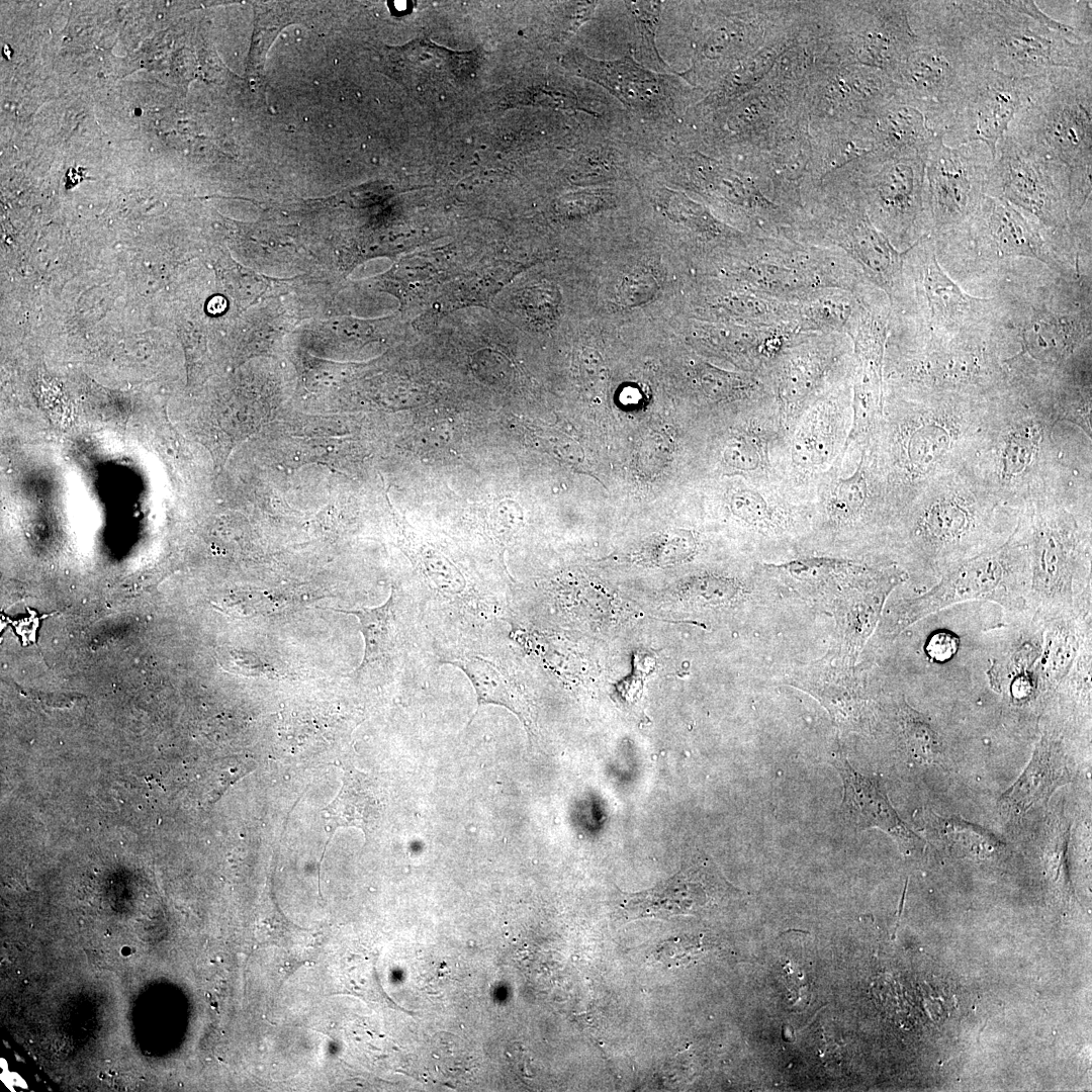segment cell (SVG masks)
Listing matches in <instances>:
<instances>
[{
    "label": "cell",
    "mask_w": 1092,
    "mask_h": 1092,
    "mask_svg": "<svg viewBox=\"0 0 1092 1092\" xmlns=\"http://www.w3.org/2000/svg\"><path fill=\"white\" fill-rule=\"evenodd\" d=\"M962 33L980 63L1016 78L1092 70L1091 40L1034 1H954Z\"/></svg>",
    "instance_id": "1"
},
{
    "label": "cell",
    "mask_w": 1092,
    "mask_h": 1092,
    "mask_svg": "<svg viewBox=\"0 0 1092 1092\" xmlns=\"http://www.w3.org/2000/svg\"><path fill=\"white\" fill-rule=\"evenodd\" d=\"M916 42L891 78L896 96L923 110L931 127H943L967 84L983 65L965 39L954 1H907Z\"/></svg>",
    "instance_id": "2"
},
{
    "label": "cell",
    "mask_w": 1092,
    "mask_h": 1092,
    "mask_svg": "<svg viewBox=\"0 0 1092 1092\" xmlns=\"http://www.w3.org/2000/svg\"><path fill=\"white\" fill-rule=\"evenodd\" d=\"M1007 133L1026 152L1071 173L1091 169L1092 70L1046 75Z\"/></svg>",
    "instance_id": "3"
},
{
    "label": "cell",
    "mask_w": 1092,
    "mask_h": 1092,
    "mask_svg": "<svg viewBox=\"0 0 1092 1092\" xmlns=\"http://www.w3.org/2000/svg\"><path fill=\"white\" fill-rule=\"evenodd\" d=\"M1080 277L1031 287L1018 299L998 297L997 326L1014 331L1019 353L1010 360L1026 358L1054 365L1069 358L1081 345L1090 343V288Z\"/></svg>",
    "instance_id": "4"
},
{
    "label": "cell",
    "mask_w": 1092,
    "mask_h": 1092,
    "mask_svg": "<svg viewBox=\"0 0 1092 1092\" xmlns=\"http://www.w3.org/2000/svg\"><path fill=\"white\" fill-rule=\"evenodd\" d=\"M1010 542L954 565L923 595L897 603L884 618L881 634L893 638L929 614L971 600L993 601L1015 612L1027 611L1029 574L1015 566Z\"/></svg>",
    "instance_id": "5"
},
{
    "label": "cell",
    "mask_w": 1092,
    "mask_h": 1092,
    "mask_svg": "<svg viewBox=\"0 0 1092 1092\" xmlns=\"http://www.w3.org/2000/svg\"><path fill=\"white\" fill-rule=\"evenodd\" d=\"M848 173L870 219L894 247L908 249L930 234L922 157L872 159L850 165Z\"/></svg>",
    "instance_id": "6"
},
{
    "label": "cell",
    "mask_w": 1092,
    "mask_h": 1092,
    "mask_svg": "<svg viewBox=\"0 0 1092 1092\" xmlns=\"http://www.w3.org/2000/svg\"><path fill=\"white\" fill-rule=\"evenodd\" d=\"M1071 171L1023 150L1011 135L997 144L985 194L1007 201L1032 216L1051 240L1068 232Z\"/></svg>",
    "instance_id": "7"
},
{
    "label": "cell",
    "mask_w": 1092,
    "mask_h": 1092,
    "mask_svg": "<svg viewBox=\"0 0 1092 1092\" xmlns=\"http://www.w3.org/2000/svg\"><path fill=\"white\" fill-rule=\"evenodd\" d=\"M930 236L962 229L975 213L986 190L993 155L980 142L949 146L938 135L924 156Z\"/></svg>",
    "instance_id": "8"
},
{
    "label": "cell",
    "mask_w": 1092,
    "mask_h": 1092,
    "mask_svg": "<svg viewBox=\"0 0 1092 1092\" xmlns=\"http://www.w3.org/2000/svg\"><path fill=\"white\" fill-rule=\"evenodd\" d=\"M906 260L911 263L914 284L909 303L927 339L949 338L995 322L998 297L967 293L940 266L930 235L909 247Z\"/></svg>",
    "instance_id": "9"
},
{
    "label": "cell",
    "mask_w": 1092,
    "mask_h": 1092,
    "mask_svg": "<svg viewBox=\"0 0 1092 1092\" xmlns=\"http://www.w3.org/2000/svg\"><path fill=\"white\" fill-rule=\"evenodd\" d=\"M1045 76L1016 78L980 67L948 114L943 127L944 143L949 141L953 143L951 146H959L980 142L994 158L998 142L1007 134L1015 115Z\"/></svg>",
    "instance_id": "10"
},
{
    "label": "cell",
    "mask_w": 1092,
    "mask_h": 1092,
    "mask_svg": "<svg viewBox=\"0 0 1092 1092\" xmlns=\"http://www.w3.org/2000/svg\"><path fill=\"white\" fill-rule=\"evenodd\" d=\"M973 247L980 260L998 262L1027 258L1068 277L1078 273L1063 262L1042 228L1007 201L984 195L975 213L960 230L935 239Z\"/></svg>",
    "instance_id": "11"
},
{
    "label": "cell",
    "mask_w": 1092,
    "mask_h": 1092,
    "mask_svg": "<svg viewBox=\"0 0 1092 1092\" xmlns=\"http://www.w3.org/2000/svg\"><path fill=\"white\" fill-rule=\"evenodd\" d=\"M830 214L821 218L824 236L834 239L857 270L875 286L884 290L891 303L904 310L908 303L905 260L908 249L899 251L870 219L857 191L847 187L843 202L829 203Z\"/></svg>",
    "instance_id": "12"
},
{
    "label": "cell",
    "mask_w": 1092,
    "mask_h": 1092,
    "mask_svg": "<svg viewBox=\"0 0 1092 1092\" xmlns=\"http://www.w3.org/2000/svg\"><path fill=\"white\" fill-rule=\"evenodd\" d=\"M1027 611L1046 622L1091 603V580L1077 573L1074 529L1055 520L1038 521L1032 533Z\"/></svg>",
    "instance_id": "13"
},
{
    "label": "cell",
    "mask_w": 1092,
    "mask_h": 1092,
    "mask_svg": "<svg viewBox=\"0 0 1092 1092\" xmlns=\"http://www.w3.org/2000/svg\"><path fill=\"white\" fill-rule=\"evenodd\" d=\"M832 60L875 68L890 77L916 42L907 1L845 3V32Z\"/></svg>",
    "instance_id": "14"
},
{
    "label": "cell",
    "mask_w": 1092,
    "mask_h": 1092,
    "mask_svg": "<svg viewBox=\"0 0 1092 1092\" xmlns=\"http://www.w3.org/2000/svg\"><path fill=\"white\" fill-rule=\"evenodd\" d=\"M811 72L804 93L806 113L825 122H851L872 117L896 94L884 71L825 58Z\"/></svg>",
    "instance_id": "15"
},
{
    "label": "cell",
    "mask_w": 1092,
    "mask_h": 1092,
    "mask_svg": "<svg viewBox=\"0 0 1092 1092\" xmlns=\"http://www.w3.org/2000/svg\"><path fill=\"white\" fill-rule=\"evenodd\" d=\"M837 343L817 338L789 343L768 366L770 389L778 404L784 430H791L799 417L825 394L828 378L839 361Z\"/></svg>",
    "instance_id": "16"
},
{
    "label": "cell",
    "mask_w": 1092,
    "mask_h": 1092,
    "mask_svg": "<svg viewBox=\"0 0 1092 1092\" xmlns=\"http://www.w3.org/2000/svg\"><path fill=\"white\" fill-rule=\"evenodd\" d=\"M568 61L575 74L601 85L638 113L660 114L671 108L670 76L651 72L631 56L602 61L576 51Z\"/></svg>",
    "instance_id": "17"
},
{
    "label": "cell",
    "mask_w": 1092,
    "mask_h": 1092,
    "mask_svg": "<svg viewBox=\"0 0 1092 1092\" xmlns=\"http://www.w3.org/2000/svg\"><path fill=\"white\" fill-rule=\"evenodd\" d=\"M833 764L843 783L840 812L847 825L859 831L878 828L906 854L924 845L922 838L899 817L879 779L855 770L841 752L834 756Z\"/></svg>",
    "instance_id": "18"
},
{
    "label": "cell",
    "mask_w": 1092,
    "mask_h": 1092,
    "mask_svg": "<svg viewBox=\"0 0 1092 1092\" xmlns=\"http://www.w3.org/2000/svg\"><path fill=\"white\" fill-rule=\"evenodd\" d=\"M721 884L713 863L698 858L662 884L626 895L621 908L627 918L695 913L715 900Z\"/></svg>",
    "instance_id": "19"
},
{
    "label": "cell",
    "mask_w": 1092,
    "mask_h": 1092,
    "mask_svg": "<svg viewBox=\"0 0 1092 1092\" xmlns=\"http://www.w3.org/2000/svg\"><path fill=\"white\" fill-rule=\"evenodd\" d=\"M844 411L840 396L825 394L799 417L789 447L794 469L812 474L835 458L843 439Z\"/></svg>",
    "instance_id": "20"
},
{
    "label": "cell",
    "mask_w": 1092,
    "mask_h": 1092,
    "mask_svg": "<svg viewBox=\"0 0 1092 1092\" xmlns=\"http://www.w3.org/2000/svg\"><path fill=\"white\" fill-rule=\"evenodd\" d=\"M1072 780L1061 740L1044 734L1022 774L1001 796L1000 809L1007 816H1022L1032 807L1046 802L1059 787Z\"/></svg>",
    "instance_id": "21"
},
{
    "label": "cell",
    "mask_w": 1092,
    "mask_h": 1092,
    "mask_svg": "<svg viewBox=\"0 0 1092 1092\" xmlns=\"http://www.w3.org/2000/svg\"><path fill=\"white\" fill-rule=\"evenodd\" d=\"M877 155L882 159L903 156L924 158L937 134L926 113L894 96L869 118Z\"/></svg>",
    "instance_id": "22"
},
{
    "label": "cell",
    "mask_w": 1092,
    "mask_h": 1092,
    "mask_svg": "<svg viewBox=\"0 0 1092 1092\" xmlns=\"http://www.w3.org/2000/svg\"><path fill=\"white\" fill-rule=\"evenodd\" d=\"M397 594L391 589L388 599L380 606L355 610H335L353 615L358 619L364 640V655L357 672L377 665H385L393 659L403 642V623L399 619Z\"/></svg>",
    "instance_id": "23"
},
{
    "label": "cell",
    "mask_w": 1092,
    "mask_h": 1092,
    "mask_svg": "<svg viewBox=\"0 0 1092 1092\" xmlns=\"http://www.w3.org/2000/svg\"><path fill=\"white\" fill-rule=\"evenodd\" d=\"M921 818L932 841L957 856L983 859L1004 848V842L992 832L962 818L939 816L929 811H924Z\"/></svg>",
    "instance_id": "24"
},
{
    "label": "cell",
    "mask_w": 1092,
    "mask_h": 1092,
    "mask_svg": "<svg viewBox=\"0 0 1092 1092\" xmlns=\"http://www.w3.org/2000/svg\"><path fill=\"white\" fill-rule=\"evenodd\" d=\"M953 434L950 426L934 417L913 424L901 440V458L907 470L926 473L950 449Z\"/></svg>",
    "instance_id": "25"
},
{
    "label": "cell",
    "mask_w": 1092,
    "mask_h": 1092,
    "mask_svg": "<svg viewBox=\"0 0 1092 1092\" xmlns=\"http://www.w3.org/2000/svg\"><path fill=\"white\" fill-rule=\"evenodd\" d=\"M764 418L730 437L721 450L723 464L730 470L743 474L764 476L770 468V443L776 430Z\"/></svg>",
    "instance_id": "26"
},
{
    "label": "cell",
    "mask_w": 1092,
    "mask_h": 1092,
    "mask_svg": "<svg viewBox=\"0 0 1092 1092\" xmlns=\"http://www.w3.org/2000/svg\"><path fill=\"white\" fill-rule=\"evenodd\" d=\"M974 519L967 507L958 500H937L920 516L916 536L934 549L957 544L972 532Z\"/></svg>",
    "instance_id": "27"
},
{
    "label": "cell",
    "mask_w": 1092,
    "mask_h": 1092,
    "mask_svg": "<svg viewBox=\"0 0 1092 1092\" xmlns=\"http://www.w3.org/2000/svg\"><path fill=\"white\" fill-rule=\"evenodd\" d=\"M896 720L903 748L911 760L920 764L942 762V737L926 715L902 700L897 708Z\"/></svg>",
    "instance_id": "28"
},
{
    "label": "cell",
    "mask_w": 1092,
    "mask_h": 1092,
    "mask_svg": "<svg viewBox=\"0 0 1092 1092\" xmlns=\"http://www.w3.org/2000/svg\"><path fill=\"white\" fill-rule=\"evenodd\" d=\"M864 461L863 452L855 470L849 476L837 477L827 486L824 510L828 520L835 525L853 523L868 506L870 484Z\"/></svg>",
    "instance_id": "29"
},
{
    "label": "cell",
    "mask_w": 1092,
    "mask_h": 1092,
    "mask_svg": "<svg viewBox=\"0 0 1092 1092\" xmlns=\"http://www.w3.org/2000/svg\"><path fill=\"white\" fill-rule=\"evenodd\" d=\"M415 53L416 87L420 91L453 83L464 71L467 72L471 63L468 54L447 51L429 42L419 41Z\"/></svg>",
    "instance_id": "30"
},
{
    "label": "cell",
    "mask_w": 1092,
    "mask_h": 1092,
    "mask_svg": "<svg viewBox=\"0 0 1092 1092\" xmlns=\"http://www.w3.org/2000/svg\"><path fill=\"white\" fill-rule=\"evenodd\" d=\"M727 505L736 518L760 531L776 530L784 523V513L762 487L734 486L728 491Z\"/></svg>",
    "instance_id": "31"
},
{
    "label": "cell",
    "mask_w": 1092,
    "mask_h": 1092,
    "mask_svg": "<svg viewBox=\"0 0 1092 1092\" xmlns=\"http://www.w3.org/2000/svg\"><path fill=\"white\" fill-rule=\"evenodd\" d=\"M625 3L635 21L638 36L635 51L638 53V59L657 71L669 70V67L660 58L655 44L661 2L627 1Z\"/></svg>",
    "instance_id": "32"
},
{
    "label": "cell",
    "mask_w": 1092,
    "mask_h": 1092,
    "mask_svg": "<svg viewBox=\"0 0 1092 1092\" xmlns=\"http://www.w3.org/2000/svg\"><path fill=\"white\" fill-rule=\"evenodd\" d=\"M1039 428L1025 425L1012 431L1001 454V471L1006 478L1021 474L1032 462L1039 445Z\"/></svg>",
    "instance_id": "33"
},
{
    "label": "cell",
    "mask_w": 1092,
    "mask_h": 1092,
    "mask_svg": "<svg viewBox=\"0 0 1092 1092\" xmlns=\"http://www.w3.org/2000/svg\"><path fill=\"white\" fill-rule=\"evenodd\" d=\"M696 549L693 535L673 531L655 538L642 552V558L655 564H670L687 559Z\"/></svg>",
    "instance_id": "34"
},
{
    "label": "cell",
    "mask_w": 1092,
    "mask_h": 1092,
    "mask_svg": "<svg viewBox=\"0 0 1092 1092\" xmlns=\"http://www.w3.org/2000/svg\"><path fill=\"white\" fill-rule=\"evenodd\" d=\"M670 453L671 444L663 435H650L641 443L639 464L647 473L656 472L664 465Z\"/></svg>",
    "instance_id": "35"
},
{
    "label": "cell",
    "mask_w": 1092,
    "mask_h": 1092,
    "mask_svg": "<svg viewBox=\"0 0 1092 1092\" xmlns=\"http://www.w3.org/2000/svg\"><path fill=\"white\" fill-rule=\"evenodd\" d=\"M1072 20L1073 28L1086 40H1091V1L1046 2Z\"/></svg>",
    "instance_id": "36"
},
{
    "label": "cell",
    "mask_w": 1092,
    "mask_h": 1092,
    "mask_svg": "<svg viewBox=\"0 0 1092 1092\" xmlns=\"http://www.w3.org/2000/svg\"><path fill=\"white\" fill-rule=\"evenodd\" d=\"M700 944L696 939H670L657 947L656 959L662 964L679 965L695 957L700 951Z\"/></svg>",
    "instance_id": "37"
},
{
    "label": "cell",
    "mask_w": 1092,
    "mask_h": 1092,
    "mask_svg": "<svg viewBox=\"0 0 1092 1092\" xmlns=\"http://www.w3.org/2000/svg\"><path fill=\"white\" fill-rule=\"evenodd\" d=\"M959 638L948 631L932 634L925 645L927 656L936 662L950 659L959 649Z\"/></svg>",
    "instance_id": "38"
},
{
    "label": "cell",
    "mask_w": 1092,
    "mask_h": 1092,
    "mask_svg": "<svg viewBox=\"0 0 1092 1092\" xmlns=\"http://www.w3.org/2000/svg\"><path fill=\"white\" fill-rule=\"evenodd\" d=\"M89 962L99 969H109L102 952L97 949H85Z\"/></svg>",
    "instance_id": "39"
}]
</instances>
